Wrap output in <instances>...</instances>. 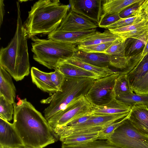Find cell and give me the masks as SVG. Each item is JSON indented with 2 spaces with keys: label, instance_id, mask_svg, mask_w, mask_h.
Returning a JSON list of instances; mask_svg holds the SVG:
<instances>
[{
  "label": "cell",
  "instance_id": "8fae6325",
  "mask_svg": "<svg viewBox=\"0 0 148 148\" xmlns=\"http://www.w3.org/2000/svg\"><path fill=\"white\" fill-rule=\"evenodd\" d=\"M98 27L96 23L70 10L56 29L65 31H84L96 29Z\"/></svg>",
  "mask_w": 148,
  "mask_h": 148
},
{
  "label": "cell",
  "instance_id": "277c9868",
  "mask_svg": "<svg viewBox=\"0 0 148 148\" xmlns=\"http://www.w3.org/2000/svg\"><path fill=\"white\" fill-rule=\"evenodd\" d=\"M93 78H78L66 76L62 91H58L42 103H49L44 111V117L52 128L57 119L73 101L86 95L93 81Z\"/></svg>",
  "mask_w": 148,
  "mask_h": 148
},
{
  "label": "cell",
  "instance_id": "ba28073f",
  "mask_svg": "<svg viewBox=\"0 0 148 148\" xmlns=\"http://www.w3.org/2000/svg\"><path fill=\"white\" fill-rule=\"evenodd\" d=\"M119 71L95 80L86 95L93 105L100 106L116 98L114 87Z\"/></svg>",
  "mask_w": 148,
  "mask_h": 148
},
{
  "label": "cell",
  "instance_id": "6da1fadb",
  "mask_svg": "<svg viewBox=\"0 0 148 148\" xmlns=\"http://www.w3.org/2000/svg\"><path fill=\"white\" fill-rule=\"evenodd\" d=\"M13 104V124L26 148H43L59 140L45 117L26 98Z\"/></svg>",
  "mask_w": 148,
  "mask_h": 148
},
{
  "label": "cell",
  "instance_id": "ffe728a7",
  "mask_svg": "<svg viewBox=\"0 0 148 148\" xmlns=\"http://www.w3.org/2000/svg\"><path fill=\"white\" fill-rule=\"evenodd\" d=\"M11 75L0 66V96L12 104L15 102L16 89Z\"/></svg>",
  "mask_w": 148,
  "mask_h": 148
},
{
  "label": "cell",
  "instance_id": "ac0fdd59",
  "mask_svg": "<svg viewBox=\"0 0 148 148\" xmlns=\"http://www.w3.org/2000/svg\"><path fill=\"white\" fill-rule=\"evenodd\" d=\"M72 57L85 62L103 67L110 65V56L103 53H89L78 49L76 47Z\"/></svg>",
  "mask_w": 148,
  "mask_h": 148
},
{
  "label": "cell",
  "instance_id": "4dcf8cb0",
  "mask_svg": "<svg viewBox=\"0 0 148 148\" xmlns=\"http://www.w3.org/2000/svg\"><path fill=\"white\" fill-rule=\"evenodd\" d=\"M12 104L3 96H0V118L8 122L12 120L14 113Z\"/></svg>",
  "mask_w": 148,
  "mask_h": 148
},
{
  "label": "cell",
  "instance_id": "e0dca14e",
  "mask_svg": "<svg viewBox=\"0 0 148 148\" xmlns=\"http://www.w3.org/2000/svg\"><path fill=\"white\" fill-rule=\"evenodd\" d=\"M96 29L84 31H65L57 29L48 35V39L75 44L81 39L96 31Z\"/></svg>",
  "mask_w": 148,
  "mask_h": 148
},
{
  "label": "cell",
  "instance_id": "f546056e",
  "mask_svg": "<svg viewBox=\"0 0 148 148\" xmlns=\"http://www.w3.org/2000/svg\"><path fill=\"white\" fill-rule=\"evenodd\" d=\"M125 41L119 38L113 42L104 53L111 56H125Z\"/></svg>",
  "mask_w": 148,
  "mask_h": 148
},
{
  "label": "cell",
  "instance_id": "ee69618b",
  "mask_svg": "<svg viewBox=\"0 0 148 148\" xmlns=\"http://www.w3.org/2000/svg\"></svg>",
  "mask_w": 148,
  "mask_h": 148
},
{
  "label": "cell",
  "instance_id": "30bf717a",
  "mask_svg": "<svg viewBox=\"0 0 148 148\" xmlns=\"http://www.w3.org/2000/svg\"><path fill=\"white\" fill-rule=\"evenodd\" d=\"M101 0H70L71 10L98 25L102 14Z\"/></svg>",
  "mask_w": 148,
  "mask_h": 148
},
{
  "label": "cell",
  "instance_id": "f35d334b",
  "mask_svg": "<svg viewBox=\"0 0 148 148\" xmlns=\"http://www.w3.org/2000/svg\"><path fill=\"white\" fill-rule=\"evenodd\" d=\"M91 116V115H90L89 113L85 116L79 118L72 121L67 125L73 126L79 124L86 121Z\"/></svg>",
  "mask_w": 148,
  "mask_h": 148
},
{
  "label": "cell",
  "instance_id": "d6986e66",
  "mask_svg": "<svg viewBox=\"0 0 148 148\" xmlns=\"http://www.w3.org/2000/svg\"><path fill=\"white\" fill-rule=\"evenodd\" d=\"M120 38L109 30H105L103 32L96 31L90 35L77 41V46H87L100 44L108 42H113Z\"/></svg>",
  "mask_w": 148,
  "mask_h": 148
},
{
  "label": "cell",
  "instance_id": "d6a6232c",
  "mask_svg": "<svg viewBox=\"0 0 148 148\" xmlns=\"http://www.w3.org/2000/svg\"><path fill=\"white\" fill-rule=\"evenodd\" d=\"M128 115L120 121L109 124L103 127L99 132L98 140H106L110 138L115 130L128 118Z\"/></svg>",
  "mask_w": 148,
  "mask_h": 148
},
{
  "label": "cell",
  "instance_id": "5bb4252c",
  "mask_svg": "<svg viewBox=\"0 0 148 148\" xmlns=\"http://www.w3.org/2000/svg\"><path fill=\"white\" fill-rule=\"evenodd\" d=\"M128 119L141 133L148 137V107L143 105L131 107Z\"/></svg>",
  "mask_w": 148,
  "mask_h": 148
},
{
  "label": "cell",
  "instance_id": "8992f818",
  "mask_svg": "<svg viewBox=\"0 0 148 148\" xmlns=\"http://www.w3.org/2000/svg\"><path fill=\"white\" fill-rule=\"evenodd\" d=\"M129 113L91 115L86 121L79 124L64 126L56 128L54 130L59 139L77 134L99 132L103 127L122 119Z\"/></svg>",
  "mask_w": 148,
  "mask_h": 148
},
{
  "label": "cell",
  "instance_id": "7a4b0ae2",
  "mask_svg": "<svg viewBox=\"0 0 148 148\" xmlns=\"http://www.w3.org/2000/svg\"><path fill=\"white\" fill-rule=\"evenodd\" d=\"M16 27L13 38L8 46L0 51V66L16 81L22 80L30 73L27 43V34L21 17L19 2H16Z\"/></svg>",
  "mask_w": 148,
  "mask_h": 148
},
{
  "label": "cell",
  "instance_id": "52a82bcc",
  "mask_svg": "<svg viewBox=\"0 0 148 148\" xmlns=\"http://www.w3.org/2000/svg\"><path fill=\"white\" fill-rule=\"evenodd\" d=\"M106 140L120 148H148V137L140 132L128 118Z\"/></svg>",
  "mask_w": 148,
  "mask_h": 148
},
{
  "label": "cell",
  "instance_id": "e575fe53",
  "mask_svg": "<svg viewBox=\"0 0 148 148\" xmlns=\"http://www.w3.org/2000/svg\"><path fill=\"white\" fill-rule=\"evenodd\" d=\"M112 42H108L87 46H77V48L87 53H104Z\"/></svg>",
  "mask_w": 148,
  "mask_h": 148
},
{
  "label": "cell",
  "instance_id": "d4e9b609",
  "mask_svg": "<svg viewBox=\"0 0 148 148\" xmlns=\"http://www.w3.org/2000/svg\"><path fill=\"white\" fill-rule=\"evenodd\" d=\"M148 39V34H147L138 39L126 40L125 56H131L141 52L147 44Z\"/></svg>",
  "mask_w": 148,
  "mask_h": 148
},
{
  "label": "cell",
  "instance_id": "3957f363",
  "mask_svg": "<svg viewBox=\"0 0 148 148\" xmlns=\"http://www.w3.org/2000/svg\"><path fill=\"white\" fill-rule=\"evenodd\" d=\"M69 9L68 5L62 4L59 0H40L35 3L28 12L24 22L28 37L39 34H49L56 29Z\"/></svg>",
  "mask_w": 148,
  "mask_h": 148
},
{
  "label": "cell",
  "instance_id": "484cf974",
  "mask_svg": "<svg viewBox=\"0 0 148 148\" xmlns=\"http://www.w3.org/2000/svg\"><path fill=\"white\" fill-rule=\"evenodd\" d=\"M116 99L123 103L131 107L143 105L148 107V94H142L133 92L120 96Z\"/></svg>",
  "mask_w": 148,
  "mask_h": 148
},
{
  "label": "cell",
  "instance_id": "74e56055",
  "mask_svg": "<svg viewBox=\"0 0 148 148\" xmlns=\"http://www.w3.org/2000/svg\"><path fill=\"white\" fill-rule=\"evenodd\" d=\"M140 2L132 5L120 12L119 14L120 18H123L132 17L142 12L143 11L140 8Z\"/></svg>",
  "mask_w": 148,
  "mask_h": 148
},
{
  "label": "cell",
  "instance_id": "7bdbcfd3",
  "mask_svg": "<svg viewBox=\"0 0 148 148\" xmlns=\"http://www.w3.org/2000/svg\"><path fill=\"white\" fill-rule=\"evenodd\" d=\"M0 148H11L5 147H0Z\"/></svg>",
  "mask_w": 148,
  "mask_h": 148
},
{
  "label": "cell",
  "instance_id": "ab89813d",
  "mask_svg": "<svg viewBox=\"0 0 148 148\" xmlns=\"http://www.w3.org/2000/svg\"><path fill=\"white\" fill-rule=\"evenodd\" d=\"M140 8L148 19V0H141L140 2Z\"/></svg>",
  "mask_w": 148,
  "mask_h": 148
},
{
  "label": "cell",
  "instance_id": "d590c367",
  "mask_svg": "<svg viewBox=\"0 0 148 148\" xmlns=\"http://www.w3.org/2000/svg\"><path fill=\"white\" fill-rule=\"evenodd\" d=\"M119 14H109L101 16L98 27L102 28L109 26L119 20Z\"/></svg>",
  "mask_w": 148,
  "mask_h": 148
},
{
  "label": "cell",
  "instance_id": "60d3db41",
  "mask_svg": "<svg viewBox=\"0 0 148 148\" xmlns=\"http://www.w3.org/2000/svg\"><path fill=\"white\" fill-rule=\"evenodd\" d=\"M3 0H0V26L2 24L5 13L4 4Z\"/></svg>",
  "mask_w": 148,
  "mask_h": 148
},
{
  "label": "cell",
  "instance_id": "8d00e7d4",
  "mask_svg": "<svg viewBox=\"0 0 148 148\" xmlns=\"http://www.w3.org/2000/svg\"><path fill=\"white\" fill-rule=\"evenodd\" d=\"M54 70V72L49 73L51 79L58 91H62L65 76L57 69Z\"/></svg>",
  "mask_w": 148,
  "mask_h": 148
},
{
  "label": "cell",
  "instance_id": "4316f807",
  "mask_svg": "<svg viewBox=\"0 0 148 148\" xmlns=\"http://www.w3.org/2000/svg\"><path fill=\"white\" fill-rule=\"evenodd\" d=\"M148 72V54L143 58L134 68L127 74L131 86Z\"/></svg>",
  "mask_w": 148,
  "mask_h": 148
},
{
  "label": "cell",
  "instance_id": "5b68a950",
  "mask_svg": "<svg viewBox=\"0 0 148 148\" xmlns=\"http://www.w3.org/2000/svg\"><path fill=\"white\" fill-rule=\"evenodd\" d=\"M34 59L49 69L55 70L58 65L72 57L76 49L75 44L51 39L31 38Z\"/></svg>",
  "mask_w": 148,
  "mask_h": 148
},
{
  "label": "cell",
  "instance_id": "9a60e30c",
  "mask_svg": "<svg viewBox=\"0 0 148 148\" xmlns=\"http://www.w3.org/2000/svg\"><path fill=\"white\" fill-rule=\"evenodd\" d=\"M131 107L115 98L103 105H93L89 114L91 115L127 114L129 113Z\"/></svg>",
  "mask_w": 148,
  "mask_h": 148
},
{
  "label": "cell",
  "instance_id": "4fadbf2b",
  "mask_svg": "<svg viewBox=\"0 0 148 148\" xmlns=\"http://www.w3.org/2000/svg\"><path fill=\"white\" fill-rule=\"evenodd\" d=\"M108 29L125 40L128 39H138L148 34V19L146 18L134 24Z\"/></svg>",
  "mask_w": 148,
  "mask_h": 148
},
{
  "label": "cell",
  "instance_id": "44dd1931",
  "mask_svg": "<svg viewBox=\"0 0 148 148\" xmlns=\"http://www.w3.org/2000/svg\"><path fill=\"white\" fill-rule=\"evenodd\" d=\"M141 0H102V16L109 14H119L132 5L139 3Z\"/></svg>",
  "mask_w": 148,
  "mask_h": 148
},
{
  "label": "cell",
  "instance_id": "7c38bea8",
  "mask_svg": "<svg viewBox=\"0 0 148 148\" xmlns=\"http://www.w3.org/2000/svg\"><path fill=\"white\" fill-rule=\"evenodd\" d=\"M0 147L25 148L12 123L0 118Z\"/></svg>",
  "mask_w": 148,
  "mask_h": 148
},
{
  "label": "cell",
  "instance_id": "7402d4cb",
  "mask_svg": "<svg viewBox=\"0 0 148 148\" xmlns=\"http://www.w3.org/2000/svg\"><path fill=\"white\" fill-rule=\"evenodd\" d=\"M55 69L66 76L78 78H93L95 79L101 78L92 73L65 62L60 64Z\"/></svg>",
  "mask_w": 148,
  "mask_h": 148
},
{
  "label": "cell",
  "instance_id": "83f0119b",
  "mask_svg": "<svg viewBox=\"0 0 148 148\" xmlns=\"http://www.w3.org/2000/svg\"><path fill=\"white\" fill-rule=\"evenodd\" d=\"M114 90L116 97L133 92L127 74L120 73L115 80Z\"/></svg>",
  "mask_w": 148,
  "mask_h": 148
},
{
  "label": "cell",
  "instance_id": "f1b7e54d",
  "mask_svg": "<svg viewBox=\"0 0 148 148\" xmlns=\"http://www.w3.org/2000/svg\"><path fill=\"white\" fill-rule=\"evenodd\" d=\"M146 18H147L143 12L140 14L134 16L121 18L115 23L104 28L108 29L125 27L138 23Z\"/></svg>",
  "mask_w": 148,
  "mask_h": 148
},
{
  "label": "cell",
  "instance_id": "cb8c5ba5",
  "mask_svg": "<svg viewBox=\"0 0 148 148\" xmlns=\"http://www.w3.org/2000/svg\"><path fill=\"white\" fill-rule=\"evenodd\" d=\"M99 132H93L72 135L59 139L62 144L68 145H76L98 140Z\"/></svg>",
  "mask_w": 148,
  "mask_h": 148
},
{
  "label": "cell",
  "instance_id": "9c48e42d",
  "mask_svg": "<svg viewBox=\"0 0 148 148\" xmlns=\"http://www.w3.org/2000/svg\"><path fill=\"white\" fill-rule=\"evenodd\" d=\"M93 105L86 96L84 95L73 101L62 112L52 127L67 125L72 121L89 114Z\"/></svg>",
  "mask_w": 148,
  "mask_h": 148
},
{
  "label": "cell",
  "instance_id": "1f68e13d",
  "mask_svg": "<svg viewBox=\"0 0 148 148\" xmlns=\"http://www.w3.org/2000/svg\"><path fill=\"white\" fill-rule=\"evenodd\" d=\"M62 148H120L108 143L106 140H97L85 144L68 145L62 144Z\"/></svg>",
  "mask_w": 148,
  "mask_h": 148
},
{
  "label": "cell",
  "instance_id": "836d02e7",
  "mask_svg": "<svg viewBox=\"0 0 148 148\" xmlns=\"http://www.w3.org/2000/svg\"><path fill=\"white\" fill-rule=\"evenodd\" d=\"M131 88L136 93L148 94V72L133 84Z\"/></svg>",
  "mask_w": 148,
  "mask_h": 148
},
{
  "label": "cell",
  "instance_id": "603a6c76",
  "mask_svg": "<svg viewBox=\"0 0 148 148\" xmlns=\"http://www.w3.org/2000/svg\"><path fill=\"white\" fill-rule=\"evenodd\" d=\"M92 73L101 78L111 75L115 72L110 69L109 66L101 67L83 62L77 58L72 57L64 61Z\"/></svg>",
  "mask_w": 148,
  "mask_h": 148
},
{
  "label": "cell",
  "instance_id": "2e32d148",
  "mask_svg": "<svg viewBox=\"0 0 148 148\" xmlns=\"http://www.w3.org/2000/svg\"><path fill=\"white\" fill-rule=\"evenodd\" d=\"M30 73L32 82L41 90L50 96L58 91L51 79L49 73L42 71L34 67L31 68Z\"/></svg>",
  "mask_w": 148,
  "mask_h": 148
},
{
  "label": "cell",
  "instance_id": "b9f144b4",
  "mask_svg": "<svg viewBox=\"0 0 148 148\" xmlns=\"http://www.w3.org/2000/svg\"><path fill=\"white\" fill-rule=\"evenodd\" d=\"M148 54V39L147 42L141 52L142 57L144 58Z\"/></svg>",
  "mask_w": 148,
  "mask_h": 148
}]
</instances>
